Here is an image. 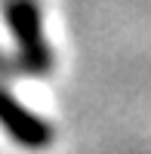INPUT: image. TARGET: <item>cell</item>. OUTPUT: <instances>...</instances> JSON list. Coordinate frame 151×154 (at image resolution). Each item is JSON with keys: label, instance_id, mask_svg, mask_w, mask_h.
I'll return each mask as SVG.
<instances>
[{"label": "cell", "instance_id": "3", "mask_svg": "<svg viewBox=\"0 0 151 154\" xmlns=\"http://www.w3.org/2000/svg\"><path fill=\"white\" fill-rule=\"evenodd\" d=\"M12 77V74H19V68H16V59H9L3 49H0V77Z\"/></svg>", "mask_w": 151, "mask_h": 154}, {"label": "cell", "instance_id": "1", "mask_svg": "<svg viewBox=\"0 0 151 154\" xmlns=\"http://www.w3.org/2000/svg\"><path fill=\"white\" fill-rule=\"evenodd\" d=\"M3 22L16 40V68L22 74H49L53 49L43 34V16L37 0H3Z\"/></svg>", "mask_w": 151, "mask_h": 154}, {"label": "cell", "instance_id": "2", "mask_svg": "<svg viewBox=\"0 0 151 154\" xmlns=\"http://www.w3.org/2000/svg\"><path fill=\"white\" fill-rule=\"evenodd\" d=\"M0 126L6 130L12 142H19L25 148H46L53 142L49 123L43 117H37L34 111H28L3 83H0Z\"/></svg>", "mask_w": 151, "mask_h": 154}]
</instances>
